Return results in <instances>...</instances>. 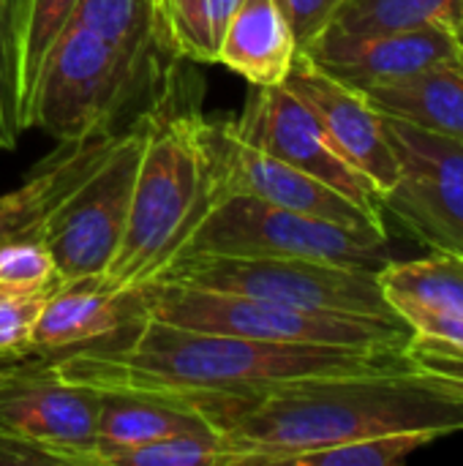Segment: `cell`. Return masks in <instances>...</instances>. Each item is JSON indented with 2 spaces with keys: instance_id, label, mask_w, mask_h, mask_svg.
I'll return each instance as SVG.
<instances>
[{
  "instance_id": "obj_24",
  "label": "cell",
  "mask_w": 463,
  "mask_h": 466,
  "mask_svg": "<svg viewBox=\"0 0 463 466\" xmlns=\"http://www.w3.org/2000/svg\"><path fill=\"white\" fill-rule=\"evenodd\" d=\"M448 434L423 429V431H393L363 437L341 445H327L317 451H306L295 456L289 466H393L407 461L412 453L423 451L426 445L442 440Z\"/></svg>"
},
{
  "instance_id": "obj_23",
  "label": "cell",
  "mask_w": 463,
  "mask_h": 466,
  "mask_svg": "<svg viewBox=\"0 0 463 466\" xmlns=\"http://www.w3.org/2000/svg\"><path fill=\"white\" fill-rule=\"evenodd\" d=\"M463 0H344L325 30L349 35L407 33L428 25H458Z\"/></svg>"
},
{
  "instance_id": "obj_11",
  "label": "cell",
  "mask_w": 463,
  "mask_h": 466,
  "mask_svg": "<svg viewBox=\"0 0 463 466\" xmlns=\"http://www.w3.org/2000/svg\"><path fill=\"white\" fill-rule=\"evenodd\" d=\"M207 147L213 167V194H251L306 216L336 221L352 229L385 232L379 210H368L303 169L270 156L248 142L232 120H207Z\"/></svg>"
},
{
  "instance_id": "obj_13",
  "label": "cell",
  "mask_w": 463,
  "mask_h": 466,
  "mask_svg": "<svg viewBox=\"0 0 463 466\" xmlns=\"http://www.w3.org/2000/svg\"><path fill=\"white\" fill-rule=\"evenodd\" d=\"M281 85L311 109L333 147L368 177L379 197L396 186L398 161L388 139L385 120L363 93L330 76L303 49H297Z\"/></svg>"
},
{
  "instance_id": "obj_29",
  "label": "cell",
  "mask_w": 463,
  "mask_h": 466,
  "mask_svg": "<svg viewBox=\"0 0 463 466\" xmlns=\"http://www.w3.org/2000/svg\"><path fill=\"white\" fill-rule=\"evenodd\" d=\"M19 98H16V55L5 0H0V147L14 150L19 139Z\"/></svg>"
},
{
  "instance_id": "obj_18",
  "label": "cell",
  "mask_w": 463,
  "mask_h": 466,
  "mask_svg": "<svg viewBox=\"0 0 463 466\" xmlns=\"http://www.w3.org/2000/svg\"><path fill=\"white\" fill-rule=\"evenodd\" d=\"M297 55L295 33L276 0H243L232 14L216 63H224L254 87L281 85Z\"/></svg>"
},
{
  "instance_id": "obj_32",
  "label": "cell",
  "mask_w": 463,
  "mask_h": 466,
  "mask_svg": "<svg viewBox=\"0 0 463 466\" xmlns=\"http://www.w3.org/2000/svg\"><path fill=\"white\" fill-rule=\"evenodd\" d=\"M22 0H5V8H8V19H11V33H14V22H16V11H19ZM16 55V52H14Z\"/></svg>"
},
{
  "instance_id": "obj_10",
  "label": "cell",
  "mask_w": 463,
  "mask_h": 466,
  "mask_svg": "<svg viewBox=\"0 0 463 466\" xmlns=\"http://www.w3.org/2000/svg\"><path fill=\"white\" fill-rule=\"evenodd\" d=\"M398 161V180L379 197L418 243L463 257V142L385 117Z\"/></svg>"
},
{
  "instance_id": "obj_8",
  "label": "cell",
  "mask_w": 463,
  "mask_h": 466,
  "mask_svg": "<svg viewBox=\"0 0 463 466\" xmlns=\"http://www.w3.org/2000/svg\"><path fill=\"white\" fill-rule=\"evenodd\" d=\"M142 139L145 120L139 117L120 134L106 161L41 224L38 238L55 259L60 284L104 279L126 229Z\"/></svg>"
},
{
  "instance_id": "obj_20",
  "label": "cell",
  "mask_w": 463,
  "mask_h": 466,
  "mask_svg": "<svg viewBox=\"0 0 463 466\" xmlns=\"http://www.w3.org/2000/svg\"><path fill=\"white\" fill-rule=\"evenodd\" d=\"M379 287L390 309L404 319L412 311L463 317V257L434 251L423 259L388 262Z\"/></svg>"
},
{
  "instance_id": "obj_15",
  "label": "cell",
  "mask_w": 463,
  "mask_h": 466,
  "mask_svg": "<svg viewBox=\"0 0 463 466\" xmlns=\"http://www.w3.org/2000/svg\"><path fill=\"white\" fill-rule=\"evenodd\" d=\"M117 139L120 134L106 128L74 142H57L14 191L0 194V246L38 232L49 213L106 161Z\"/></svg>"
},
{
  "instance_id": "obj_6",
  "label": "cell",
  "mask_w": 463,
  "mask_h": 466,
  "mask_svg": "<svg viewBox=\"0 0 463 466\" xmlns=\"http://www.w3.org/2000/svg\"><path fill=\"white\" fill-rule=\"evenodd\" d=\"M188 254L303 257L368 270L390 262L385 232L341 227L237 191L213 194L175 259Z\"/></svg>"
},
{
  "instance_id": "obj_30",
  "label": "cell",
  "mask_w": 463,
  "mask_h": 466,
  "mask_svg": "<svg viewBox=\"0 0 463 466\" xmlns=\"http://www.w3.org/2000/svg\"><path fill=\"white\" fill-rule=\"evenodd\" d=\"M281 14L287 16L297 49L306 46L311 38H317L333 19V14L338 11V5L344 0H276Z\"/></svg>"
},
{
  "instance_id": "obj_7",
  "label": "cell",
  "mask_w": 463,
  "mask_h": 466,
  "mask_svg": "<svg viewBox=\"0 0 463 466\" xmlns=\"http://www.w3.org/2000/svg\"><path fill=\"white\" fill-rule=\"evenodd\" d=\"M153 66H145L93 30L68 22L49 46L30 106V126L57 142L115 128Z\"/></svg>"
},
{
  "instance_id": "obj_25",
  "label": "cell",
  "mask_w": 463,
  "mask_h": 466,
  "mask_svg": "<svg viewBox=\"0 0 463 466\" xmlns=\"http://www.w3.org/2000/svg\"><path fill=\"white\" fill-rule=\"evenodd\" d=\"M96 466H229L218 434H175L156 442L106 451Z\"/></svg>"
},
{
  "instance_id": "obj_9",
  "label": "cell",
  "mask_w": 463,
  "mask_h": 466,
  "mask_svg": "<svg viewBox=\"0 0 463 466\" xmlns=\"http://www.w3.org/2000/svg\"><path fill=\"white\" fill-rule=\"evenodd\" d=\"M52 358L0 360V437L44 453L49 464L90 466L98 393L65 382Z\"/></svg>"
},
{
  "instance_id": "obj_12",
  "label": "cell",
  "mask_w": 463,
  "mask_h": 466,
  "mask_svg": "<svg viewBox=\"0 0 463 466\" xmlns=\"http://www.w3.org/2000/svg\"><path fill=\"white\" fill-rule=\"evenodd\" d=\"M235 128L270 156L303 169L352 202L379 210V194L327 139L311 109L284 85L257 87L246 109L232 120Z\"/></svg>"
},
{
  "instance_id": "obj_33",
  "label": "cell",
  "mask_w": 463,
  "mask_h": 466,
  "mask_svg": "<svg viewBox=\"0 0 463 466\" xmlns=\"http://www.w3.org/2000/svg\"><path fill=\"white\" fill-rule=\"evenodd\" d=\"M453 30H456V41H458V57H461V66H463V19L458 25H453Z\"/></svg>"
},
{
  "instance_id": "obj_21",
  "label": "cell",
  "mask_w": 463,
  "mask_h": 466,
  "mask_svg": "<svg viewBox=\"0 0 463 466\" xmlns=\"http://www.w3.org/2000/svg\"><path fill=\"white\" fill-rule=\"evenodd\" d=\"M68 22L93 30L145 66H153L164 46L156 0H79Z\"/></svg>"
},
{
  "instance_id": "obj_1",
  "label": "cell",
  "mask_w": 463,
  "mask_h": 466,
  "mask_svg": "<svg viewBox=\"0 0 463 466\" xmlns=\"http://www.w3.org/2000/svg\"><path fill=\"white\" fill-rule=\"evenodd\" d=\"M57 374L79 388L161 393L194 404L216 429L237 393L276 382L409 369L404 350L276 344L226 333L188 330L134 317L123 330L52 358Z\"/></svg>"
},
{
  "instance_id": "obj_27",
  "label": "cell",
  "mask_w": 463,
  "mask_h": 466,
  "mask_svg": "<svg viewBox=\"0 0 463 466\" xmlns=\"http://www.w3.org/2000/svg\"><path fill=\"white\" fill-rule=\"evenodd\" d=\"M404 355L409 369L423 382L463 401V347L439 339L412 336Z\"/></svg>"
},
{
  "instance_id": "obj_26",
  "label": "cell",
  "mask_w": 463,
  "mask_h": 466,
  "mask_svg": "<svg viewBox=\"0 0 463 466\" xmlns=\"http://www.w3.org/2000/svg\"><path fill=\"white\" fill-rule=\"evenodd\" d=\"M57 268L38 232L14 238L0 246V289L3 292H52Z\"/></svg>"
},
{
  "instance_id": "obj_14",
  "label": "cell",
  "mask_w": 463,
  "mask_h": 466,
  "mask_svg": "<svg viewBox=\"0 0 463 466\" xmlns=\"http://www.w3.org/2000/svg\"><path fill=\"white\" fill-rule=\"evenodd\" d=\"M300 49L319 68L355 87L357 93L458 57V41L450 25H428L420 30L374 35L322 30Z\"/></svg>"
},
{
  "instance_id": "obj_19",
  "label": "cell",
  "mask_w": 463,
  "mask_h": 466,
  "mask_svg": "<svg viewBox=\"0 0 463 466\" xmlns=\"http://www.w3.org/2000/svg\"><path fill=\"white\" fill-rule=\"evenodd\" d=\"M363 96L385 117H396L423 131L463 142L461 57L437 63L388 85H377Z\"/></svg>"
},
{
  "instance_id": "obj_22",
  "label": "cell",
  "mask_w": 463,
  "mask_h": 466,
  "mask_svg": "<svg viewBox=\"0 0 463 466\" xmlns=\"http://www.w3.org/2000/svg\"><path fill=\"white\" fill-rule=\"evenodd\" d=\"M79 0H22L14 22V52H16V98H19V128H30V106L38 85L44 57L65 22L71 19Z\"/></svg>"
},
{
  "instance_id": "obj_16",
  "label": "cell",
  "mask_w": 463,
  "mask_h": 466,
  "mask_svg": "<svg viewBox=\"0 0 463 466\" xmlns=\"http://www.w3.org/2000/svg\"><path fill=\"white\" fill-rule=\"evenodd\" d=\"M134 319L128 298L109 295L98 279L57 284L33 328V355H60L115 336Z\"/></svg>"
},
{
  "instance_id": "obj_3",
  "label": "cell",
  "mask_w": 463,
  "mask_h": 466,
  "mask_svg": "<svg viewBox=\"0 0 463 466\" xmlns=\"http://www.w3.org/2000/svg\"><path fill=\"white\" fill-rule=\"evenodd\" d=\"M196 79L166 71L142 115L145 139L120 246L101 287L123 298L156 279L180 251L213 199L207 120Z\"/></svg>"
},
{
  "instance_id": "obj_28",
  "label": "cell",
  "mask_w": 463,
  "mask_h": 466,
  "mask_svg": "<svg viewBox=\"0 0 463 466\" xmlns=\"http://www.w3.org/2000/svg\"><path fill=\"white\" fill-rule=\"evenodd\" d=\"M49 292H3L0 289V360L33 355L30 339Z\"/></svg>"
},
{
  "instance_id": "obj_4",
  "label": "cell",
  "mask_w": 463,
  "mask_h": 466,
  "mask_svg": "<svg viewBox=\"0 0 463 466\" xmlns=\"http://www.w3.org/2000/svg\"><path fill=\"white\" fill-rule=\"evenodd\" d=\"M128 306L134 317L158 319L166 325L226 333L276 344H319L357 350H407L415 336L407 322L344 317L327 311H306L284 303H270L235 292L199 289L150 279L131 289Z\"/></svg>"
},
{
  "instance_id": "obj_5",
  "label": "cell",
  "mask_w": 463,
  "mask_h": 466,
  "mask_svg": "<svg viewBox=\"0 0 463 466\" xmlns=\"http://www.w3.org/2000/svg\"><path fill=\"white\" fill-rule=\"evenodd\" d=\"M156 279L199 289L248 295L306 311L404 322L385 300L379 270L325 259L188 254L172 259Z\"/></svg>"
},
{
  "instance_id": "obj_2",
  "label": "cell",
  "mask_w": 463,
  "mask_h": 466,
  "mask_svg": "<svg viewBox=\"0 0 463 466\" xmlns=\"http://www.w3.org/2000/svg\"><path fill=\"white\" fill-rule=\"evenodd\" d=\"M423 429L463 431V401L412 369L276 382L229 399L216 418L229 466H287L306 451Z\"/></svg>"
},
{
  "instance_id": "obj_31",
  "label": "cell",
  "mask_w": 463,
  "mask_h": 466,
  "mask_svg": "<svg viewBox=\"0 0 463 466\" xmlns=\"http://www.w3.org/2000/svg\"><path fill=\"white\" fill-rule=\"evenodd\" d=\"M415 336L439 339L448 344L463 347V317L458 314H434V311H412L404 317Z\"/></svg>"
},
{
  "instance_id": "obj_17",
  "label": "cell",
  "mask_w": 463,
  "mask_h": 466,
  "mask_svg": "<svg viewBox=\"0 0 463 466\" xmlns=\"http://www.w3.org/2000/svg\"><path fill=\"white\" fill-rule=\"evenodd\" d=\"M175 434H218L188 401L161 393L104 390L98 393V426L90 466L106 451L134 448Z\"/></svg>"
}]
</instances>
